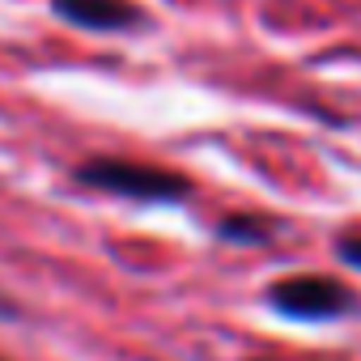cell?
<instances>
[{"label":"cell","instance_id":"2","mask_svg":"<svg viewBox=\"0 0 361 361\" xmlns=\"http://www.w3.org/2000/svg\"><path fill=\"white\" fill-rule=\"evenodd\" d=\"M264 302L293 323H331V319H348L357 310V293L344 281L319 276V272H298V276L272 281L264 289Z\"/></svg>","mask_w":361,"mask_h":361},{"label":"cell","instance_id":"1","mask_svg":"<svg viewBox=\"0 0 361 361\" xmlns=\"http://www.w3.org/2000/svg\"><path fill=\"white\" fill-rule=\"evenodd\" d=\"M73 178L90 192L140 200V204H178V200L192 196V183L178 170L132 161V157H90L73 170Z\"/></svg>","mask_w":361,"mask_h":361},{"label":"cell","instance_id":"6","mask_svg":"<svg viewBox=\"0 0 361 361\" xmlns=\"http://www.w3.org/2000/svg\"><path fill=\"white\" fill-rule=\"evenodd\" d=\"M18 314H22V310H18V302H13L5 289H0V319H18Z\"/></svg>","mask_w":361,"mask_h":361},{"label":"cell","instance_id":"3","mask_svg":"<svg viewBox=\"0 0 361 361\" xmlns=\"http://www.w3.org/2000/svg\"><path fill=\"white\" fill-rule=\"evenodd\" d=\"M51 13L64 18L68 26L98 30V35H123L149 22L145 9L132 5V0H51Z\"/></svg>","mask_w":361,"mask_h":361},{"label":"cell","instance_id":"7","mask_svg":"<svg viewBox=\"0 0 361 361\" xmlns=\"http://www.w3.org/2000/svg\"><path fill=\"white\" fill-rule=\"evenodd\" d=\"M247 361H272V357H247Z\"/></svg>","mask_w":361,"mask_h":361},{"label":"cell","instance_id":"8","mask_svg":"<svg viewBox=\"0 0 361 361\" xmlns=\"http://www.w3.org/2000/svg\"><path fill=\"white\" fill-rule=\"evenodd\" d=\"M0 361H5V357H0Z\"/></svg>","mask_w":361,"mask_h":361},{"label":"cell","instance_id":"4","mask_svg":"<svg viewBox=\"0 0 361 361\" xmlns=\"http://www.w3.org/2000/svg\"><path fill=\"white\" fill-rule=\"evenodd\" d=\"M217 234L234 247H264V243H272L276 221L259 217V213H230L226 221H217Z\"/></svg>","mask_w":361,"mask_h":361},{"label":"cell","instance_id":"5","mask_svg":"<svg viewBox=\"0 0 361 361\" xmlns=\"http://www.w3.org/2000/svg\"><path fill=\"white\" fill-rule=\"evenodd\" d=\"M336 255H340L348 268H357V272H361V234H357V230L340 234V238H336Z\"/></svg>","mask_w":361,"mask_h":361}]
</instances>
